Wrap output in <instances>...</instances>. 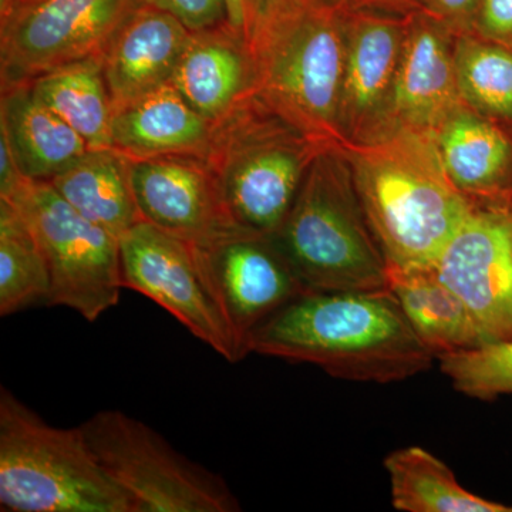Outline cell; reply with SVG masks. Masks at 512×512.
I'll return each mask as SVG.
<instances>
[{
	"label": "cell",
	"mask_w": 512,
	"mask_h": 512,
	"mask_svg": "<svg viewBox=\"0 0 512 512\" xmlns=\"http://www.w3.org/2000/svg\"><path fill=\"white\" fill-rule=\"evenodd\" d=\"M247 350L380 384L420 375L436 360L390 291L303 293L252 330Z\"/></svg>",
	"instance_id": "1"
},
{
	"label": "cell",
	"mask_w": 512,
	"mask_h": 512,
	"mask_svg": "<svg viewBox=\"0 0 512 512\" xmlns=\"http://www.w3.org/2000/svg\"><path fill=\"white\" fill-rule=\"evenodd\" d=\"M343 151L389 269L434 268L473 205L444 170L434 134L397 128Z\"/></svg>",
	"instance_id": "2"
},
{
	"label": "cell",
	"mask_w": 512,
	"mask_h": 512,
	"mask_svg": "<svg viewBox=\"0 0 512 512\" xmlns=\"http://www.w3.org/2000/svg\"><path fill=\"white\" fill-rule=\"evenodd\" d=\"M272 242L306 292L389 291V265L343 148L313 161Z\"/></svg>",
	"instance_id": "3"
},
{
	"label": "cell",
	"mask_w": 512,
	"mask_h": 512,
	"mask_svg": "<svg viewBox=\"0 0 512 512\" xmlns=\"http://www.w3.org/2000/svg\"><path fill=\"white\" fill-rule=\"evenodd\" d=\"M345 50V12L323 0H288L252 47L254 94L306 136L343 148Z\"/></svg>",
	"instance_id": "4"
},
{
	"label": "cell",
	"mask_w": 512,
	"mask_h": 512,
	"mask_svg": "<svg viewBox=\"0 0 512 512\" xmlns=\"http://www.w3.org/2000/svg\"><path fill=\"white\" fill-rule=\"evenodd\" d=\"M326 148L252 94L214 123L204 160L231 220L271 237Z\"/></svg>",
	"instance_id": "5"
},
{
	"label": "cell",
	"mask_w": 512,
	"mask_h": 512,
	"mask_svg": "<svg viewBox=\"0 0 512 512\" xmlns=\"http://www.w3.org/2000/svg\"><path fill=\"white\" fill-rule=\"evenodd\" d=\"M0 510L133 512L82 427L52 426L0 389Z\"/></svg>",
	"instance_id": "6"
},
{
	"label": "cell",
	"mask_w": 512,
	"mask_h": 512,
	"mask_svg": "<svg viewBox=\"0 0 512 512\" xmlns=\"http://www.w3.org/2000/svg\"><path fill=\"white\" fill-rule=\"evenodd\" d=\"M80 427L133 512L241 511L224 478L183 456L143 421L103 410Z\"/></svg>",
	"instance_id": "7"
},
{
	"label": "cell",
	"mask_w": 512,
	"mask_h": 512,
	"mask_svg": "<svg viewBox=\"0 0 512 512\" xmlns=\"http://www.w3.org/2000/svg\"><path fill=\"white\" fill-rule=\"evenodd\" d=\"M10 202L25 214L45 254L49 305L96 322L119 303L120 238L83 217L46 181L29 180Z\"/></svg>",
	"instance_id": "8"
},
{
	"label": "cell",
	"mask_w": 512,
	"mask_h": 512,
	"mask_svg": "<svg viewBox=\"0 0 512 512\" xmlns=\"http://www.w3.org/2000/svg\"><path fill=\"white\" fill-rule=\"evenodd\" d=\"M124 289L147 296L228 362L244 359L194 244L140 221L120 237Z\"/></svg>",
	"instance_id": "9"
},
{
	"label": "cell",
	"mask_w": 512,
	"mask_h": 512,
	"mask_svg": "<svg viewBox=\"0 0 512 512\" xmlns=\"http://www.w3.org/2000/svg\"><path fill=\"white\" fill-rule=\"evenodd\" d=\"M143 0H25L0 20L2 89L62 64L103 55Z\"/></svg>",
	"instance_id": "10"
},
{
	"label": "cell",
	"mask_w": 512,
	"mask_h": 512,
	"mask_svg": "<svg viewBox=\"0 0 512 512\" xmlns=\"http://www.w3.org/2000/svg\"><path fill=\"white\" fill-rule=\"evenodd\" d=\"M471 202L434 269L467 303L488 342L512 340V194Z\"/></svg>",
	"instance_id": "11"
},
{
	"label": "cell",
	"mask_w": 512,
	"mask_h": 512,
	"mask_svg": "<svg viewBox=\"0 0 512 512\" xmlns=\"http://www.w3.org/2000/svg\"><path fill=\"white\" fill-rule=\"evenodd\" d=\"M194 247L205 278L247 356L252 330L306 289L265 235L235 229Z\"/></svg>",
	"instance_id": "12"
},
{
	"label": "cell",
	"mask_w": 512,
	"mask_h": 512,
	"mask_svg": "<svg viewBox=\"0 0 512 512\" xmlns=\"http://www.w3.org/2000/svg\"><path fill=\"white\" fill-rule=\"evenodd\" d=\"M407 18L345 12V69L339 103L343 147L392 133V100Z\"/></svg>",
	"instance_id": "13"
},
{
	"label": "cell",
	"mask_w": 512,
	"mask_h": 512,
	"mask_svg": "<svg viewBox=\"0 0 512 512\" xmlns=\"http://www.w3.org/2000/svg\"><path fill=\"white\" fill-rule=\"evenodd\" d=\"M141 220L191 244L244 229L231 220L204 158L128 157Z\"/></svg>",
	"instance_id": "14"
},
{
	"label": "cell",
	"mask_w": 512,
	"mask_h": 512,
	"mask_svg": "<svg viewBox=\"0 0 512 512\" xmlns=\"http://www.w3.org/2000/svg\"><path fill=\"white\" fill-rule=\"evenodd\" d=\"M454 40L447 26L423 10L407 18L393 90V131L434 133L467 106L457 82Z\"/></svg>",
	"instance_id": "15"
},
{
	"label": "cell",
	"mask_w": 512,
	"mask_h": 512,
	"mask_svg": "<svg viewBox=\"0 0 512 512\" xmlns=\"http://www.w3.org/2000/svg\"><path fill=\"white\" fill-rule=\"evenodd\" d=\"M191 33L173 15L143 0L101 55L113 106L170 84Z\"/></svg>",
	"instance_id": "16"
},
{
	"label": "cell",
	"mask_w": 512,
	"mask_h": 512,
	"mask_svg": "<svg viewBox=\"0 0 512 512\" xmlns=\"http://www.w3.org/2000/svg\"><path fill=\"white\" fill-rule=\"evenodd\" d=\"M170 84L192 109L217 123L254 94V57L228 26L192 32Z\"/></svg>",
	"instance_id": "17"
},
{
	"label": "cell",
	"mask_w": 512,
	"mask_h": 512,
	"mask_svg": "<svg viewBox=\"0 0 512 512\" xmlns=\"http://www.w3.org/2000/svg\"><path fill=\"white\" fill-rule=\"evenodd\" d=\"M214 123L192 109L171 84L114 107L111 148L130 158L205 157Z\"/></svg>",
	"instance_id": "18"
},
{
	"label": "cell",
	"mask_w": 512,
	"mask_h": 512,
	"mask_svg": "<svg viewBox=\"0 0 512 512\" xmlns=\"http://www.w3.org/2000/svg\"><path fill=\"white\" fill-rule=\"evenodd\" d=\"M444 170L466 197L512 194V130L464 106L434 131Z\"/></svg>",
	"instance_id": "19"
},
{
	"label": "cell",
	"mask_w": 512,
	"mask_h": 512,
	"mask_svg": "<svg viewBox=\"0 0 512 512\" xmlns=\"http://www.w3.org/2000/svg\"><path fill=\"white\" fill-rule=\"evenodd\" d=\"M0 134L30 181L49 183L92 150L62 117L37 99L28 83L2 89Z\"/></svg>",
	"instance_id": "20"
},
{
	"label": "cell",
	"mask_w": 512,
	"mask_h": 512,
	"mask_svg": "<svg viewBox=\"0 0 512 512\" xmlns=\"http://www.w3.org/2000/svg\"><path fill=\"white\" fill-rule=\"evenodd\" d=\"M389 291L436 360L490 343L467 303L436 269H389Z\"/></svg>",
	"instance_id": "21"
},
{
	"label": "cell",
	"mask_w": 512,
	"mask_h": 512,
	"mask_svg": "<svg viewBox=\"0 0 512 512\" xmlns=\"http://www.w3.org/2000/svg\"><path fill=\"white\" fill-rule=\"evenodd\" d=\"M49 183L74 210L117 238L143 221L131 188L128 157L114 148L87 151Z\"/></svg>",
	"instance_id": "22"
},
{
	"label": "cell",
	"mask_w": 512,
	"mask_h": 512,
	"mask_svg": "<svg viewBox=\"0 0 512 512\" xmlns=\"http://www.w3.org/2000/svg\"><path fill=\"white\" fill-rule=\"evenodd\" d=\"M33 94L82 136L92 150L111 148V100L103 56L62 64L28 83Z\"/></svg>",
	"instance_id": "23"
},
{
	"label": "cell",
	"mask_w": 512,
	"mask_h": 512,
	"mask_svg": "<svg viewBox=\"0 0 512 512\" xmlns=\"http://www.w3.org/2000/svg\"><path fill=\"white\" fill-rule=\"evenodd\" d=\"M392 504L404 512H512L510 505L466 490L453 471L419 446L399 448L384 458Z\"/></svg>",
	"instance_id": "24"
},
{
	"label": "cell",
	"mask_w": 512,
	"mask_h": 512,
	"mask_svg": "<svg viewBox=\"0 0 512 512\" xmlns=\"http://www.w3.org/2000/svg\"><path fill=\"white\" fill-rule=\"evenodd\" d=\"M49 293V268L32 225L18 205L0 200V315L47 302Z\"/></svg>",
	"instance_id": "25"
},
{
	"label": "cell",
	"mask_w": 512,
	"mask_h": 512,
	"mask_svg": "<svg viewBox=\"0 0 512 512\" xmlns=\"http://www.w3.org/2000/svg\"><path fill=\"white\" fill-rule=\"evenodd\" d=\"M461 96L470 109L512 130V49L468 33L454 40Z\"/></svg>",
	"instance_id": "26"
},
{
	"label": "cell",
	"mask_w": 512,
	"mask_h": 512,
	"mask_svg": "<svg viewBox=\"0 0 512 512\" xmlns=\"http://www.w3.org/2000/svg\"><path fill=\"white\" fill-rule=\"evenodd\" d=\"M440 369L457 392L478 400L512 394V340L440 356Z\"/></svg>",
	"instance_id": "27"
},
{
	"label": "cell",
	"mask_w": 512,
	"mask_h": 512,
	"mask_svg": "<svg viewBox=\"0 0 512 512\" xmlns=\"http://www.w3.org/2000/svg\"><path fill=\"white\" fill-rule=\"evenodd\" d=\"M288 0H225L227 26L252 50L265 26Z\"/></svg>",
	"instance_id": "28"
},
{
	"label": "cell",
	"mask_w": 512,
	"mask_h": 512,
	"mask_svg": "<svg viewBox=\"0 0 512 512\" xmlns=\"http://www.w3.org/2000/svg\"><path fill=\"white\" fill-rule=\"evenodd\" d=\"M180 20L191 32L227 26L225 0H144Z\"/></svg>",
	"instance_id": "29"
},
{
	"label": "cell",
	"mask_w": 512,
	"mask_h": 512,
	"mask_svg": "<svg viewBox=\"0 0 512 512\" xmlns=\"http://www.w3.org/2000/svg\"><path fill=\"white\" fill-rule=\"evenodd\" d=\"M471 33L512 49V0H478Z\"/></svg>",
	"instance_id": "30"
},
{
	"label": "cell",
	"mask_w": 512,
	"mask_h": 512,
	"mask_svg": "<svg viewBox=\"0 0 512 512\" xmlns=\"http://www.w3.org/2000/svg\"><path fill=\"white\" fill-rule=\"evenodd\" d=\"M478 0H420L421 10L440 20L454 36L468 35L473 30Z\"/></svg>",
	"instance_id": "31"
},
{
	"label": "cell",
	"mask_w": 512,
	"mask_h": 512,
	"mask_svg": "<svg viewBox=\"0 0 512 512\" xmlns=\"http://www.w3.org/2000/svg\"><path fill=\"white\" fill-rule=\"evenodd\" d=\"M342 12H375L409 18L420 12V0H323Z\"/></svg>",
	"instance_id": "32"
},
{
	"label": "cell",
	"mask_w": 512,
	"mask_h": 512,
	"mask_svg": "<svg viewBox=\"0 0 512 512\" xmlns=\"http://www.w3.org/2000/svg\"><path fill=\"white\" fill-rule=\"evenodd\" d=\"M28 181L13 157L8 140L0 134V200H15Z\"/></svg>",
	"instance_id": "33"
},
{
	"label": "cell",
	"mask_w": 512,
	"mask_h": 512,
	"mask_svg": "<svg viewBox=\"0 0 512 512\" xmlns=\"http://www.w3.org/2000/svg\"><path fill=\"white\" fill-rule=\"evenodd\" d=\"M25 0H0V20L8 18L18 6L22 5Z\"/></svg>",
	"instance_id": "34"
}]
</instances>
